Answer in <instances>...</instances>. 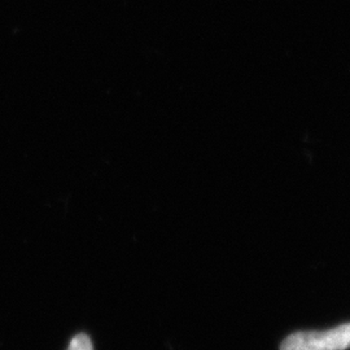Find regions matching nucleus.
Listing matches in <instances>:
<instances>
[{
	"instance_id": "1",
	"label": "nucleus",
	"mask_w": 350,
	"mask_h": 350,
	"mask_svg": "<svg viewBox=\"0 0 350 350\" xmlns=\"http://www.w3.org/2000/svg\"><path fill=\"white\" fill-rule=\"evenodd\" d=\"M350 348V323L322 332H296L288 336L280 350H347Z\"/></svg>"
},
{
	"instance_id": "2",
	"label": "nucleus",
	"mask_w": 350,
	"mask_h": 350,
	"mask_svg": "<svg viewBox=\"0 0 350 350\" xmlns=\"http://www.w3.org/2000/svg\"><path fill=\"white\" fill-rule=\"evenodd\" d=\"M68 350H94V348L88 335L79 334L73 338Z\"/></svg>"
}]
</instances>
